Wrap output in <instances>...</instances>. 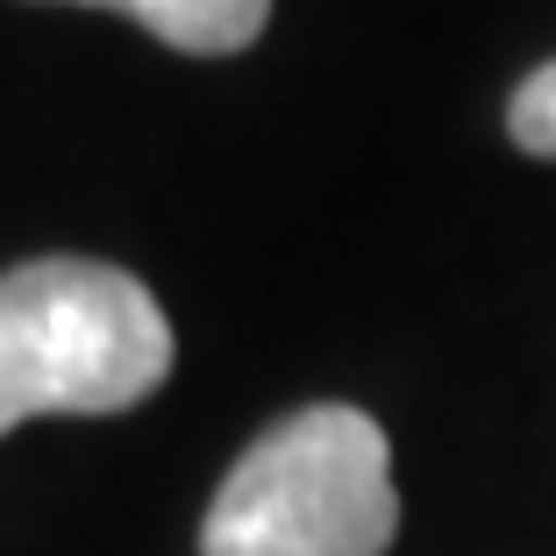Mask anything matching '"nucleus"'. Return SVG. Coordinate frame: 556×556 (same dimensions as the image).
Wrapping results in <instances>:
<instances>
[{
    "instance_id": "f257e3e1",
    "label": "nucleus",
    "mask_w": 556,
    "mask_h": 556,
    "mask_svg": "<svg viewBox=\"0 0 556 556\" xmlns=\"http://www.w3.org/2000/svg\"><path fill=\"white\" fill-rule=\"evenodd\" d=\"M172 378V321L136 271L29 257L0 271V435L36 414H122Z\"/></svg>"
},
{
    "instance_id": "f03ea898",
    "label": "nucleus",
    "mask_w": 556,
    "mask_h": 556,
    "mask_svg": "<svg viewBox=\"0 0 556 556\" xmlns=\"http://www.w3.org/2000/svg\"><path fill=\"white\" fill-rule=\"evenodd\" d=\"M393 442L364 407H300L250 442L200 521V556H386Z\"/></svg>"
},
{
    "instance_id": "7ed1b4c3",
    "label": "nucleus",
    "mask_w": 556,
    "mask_h": 556,
    "mask_svg": "<svg viewBox=\"0 0 556 556\" xmlns=\"http://www.w3.org/2000/svg\"><path fill=\"white\" fill-rule=\"evenodd\" d=\"M65 8H122L186 58H236L271 22V0H65Z\"/></svg>"
},
{
    "instance_id": "20e7f679",
    "label": "nucleus",
    "mask_w": 556,
    "mask_h": 556,
    "mask_svg": "<svg viewBox=\"0 0 556 556\" xmlns=\"http://www.w3.org/2000/svg\"><path fill=\"white\" fill-rule=\"evenodd\" d=\"M507 136L528 150V157H556V58L514 86V100H507Z\"/></svg>"
}]
</instances>
